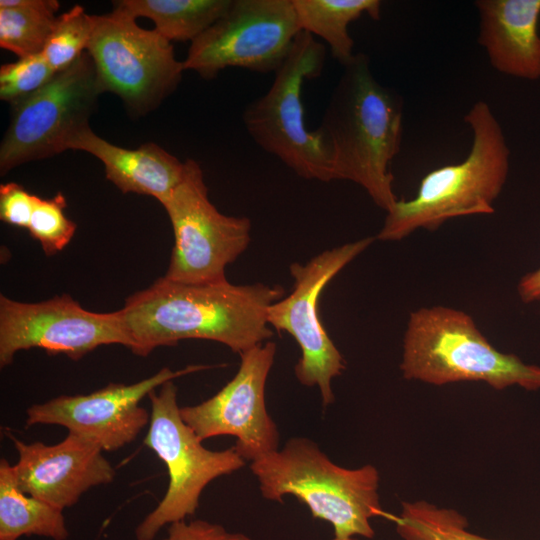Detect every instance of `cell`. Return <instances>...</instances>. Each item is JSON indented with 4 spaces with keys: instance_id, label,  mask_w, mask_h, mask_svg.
<instances>
[{
    "instance_id": "obj_1",
    "label": "cell",
    "mask_w": 540,
    "mask_h": 540,
    "mask_svg": "<svg viewBox=\"0 0 540 540\" xmlns=\"http://www.w3.org/2000/svg\"><path fill=\"white\" fill-rule=\"evenodd\" d=\"M284 295L278 284H186L163 276L118 311L137 356L185 339L215 341L242 354L273 336L268 309Z\"/></svg>"
},
{
    "instance_id": "obj_2",
    "label": "cell",
    "mask_w": 540,
    "mask_h": 540,
    "mask_svg": "<svg viewBox=\"0 0 540 540\" xmlns=\"http://www.w3.org/2000/svg\"><path fill=\"white\" fill-rule=\"evenodd\" d=\"M343 67L319 127L332 181L360 185L387 212L399 200L390 164L401 148L403 101L375 78L366 54L356 53Z\"/></svg>"
},
{
    "instance_id": "obj_3",
    "label": "cell",
    "mask_w": 540,
    "mask_h": 540,
    "mask_svg": "<svg viewBox=\"0 0 540 540\" xmlns=\"http://www.w3.org/2000/svg\"><path fill=\"white\" fill-rule=\"evenodd\" d=\"M472 132L466 158L428 172L417 194L398 200L387 211L377 235L383 241H398L418 229L437 230L446 221L495 212L510 167V149L503 129L490 105L476 101L464 116Z\"/></svg>"
},
{
    "instance_id": "obj_4",
    "label": "cell",
    "mask_w": 540,
    "mask_h": 540,
    "mask_svg": "<svg viewBox=\"0 0 540 540\" xmlns=\"http://www.w3.org/2000/svg\"><path fill=\"white\" fill-rule=\"evenodd\" d=\"M261 495L282 503L295 496L312 516L333 528L332 540L371 539L370 519L385 515L378 495L379 473L370 464L347 469L333 463L311 439L290 438L250 464Z\"/></svg>"
},
{
    "instance_id": "obj_5",
    "label": "cell",
    "mask_w": 540,
    "mask_h": 540,
    "mask_svg": "<svg viewBox=\"0 0 540 540\" xmlns=\"http://www.w3.org/2000/svg\"><path fill=\"white\" fill-rule=\"evenodd\" d=\"M400 369L404 378L433 385L483 381L502 390L540 389V367L493 347L467 313L444 306L410 314Z\"/></svg>"
},
{
    "instance_id": "obj_6",
    "label": "cell",
    "mask_w": 540,
    "mask_h": 540,
    "mask_svg": "<svg viewBox=\"0 0 540 540\" xmlns=\"http://www.w3.org/2000/svg\"><path fill=\"white\" fill-rule=\"evenodd\" d=\"M325 56L324 45L301 31L274 72L269 90L245 107L242 119L254 142L297 175L329 182V148L319 128L307 129L301 97L304 81L320 75Z\"/></svg>"
},
{
    "instance_id": "obj_7",
    "label": "cell",
    "mask_w": 540,
    "mask_h": 540,
    "mask_svg": "<svg viewBox=\"0 0 540 540\" xmlns=\"http://www.w3.org/2000/svg\"><path fill=\"white\" fill-rule=\"evenodd\" d=\"M151 413L144 444L166 465L169 484L157 506L136 527V540H154L160 530L195 514L206 486L241 469L246 461L234 446L212 451L183 421L177 387L167 381L149 394Z\"/></svg>"
},
{
    "instance_id": "obj_8",
    "label": "cell",
    "mask_w": 540,
    "mask_h": 540,
    "mask_svg": "<svg viewBox=\"0 0 540 540\" xmlns=\"http://www.w3.org/2000/svg\"><path fill=\"white\" fill-rule=\"evenodd\" d=\"M87 52L103 92L119 96L133 116L157 108L176 89L184 71L169 40L116 9L94 15Z\"/></svg>"
},
{
    "instance_id": "obj_9",
    "label": "cell",
    "mask_w": 540,
    "mask_h": 540,
    "mask_svg": "<svg viewBox=\"0 0 540 540\" xmlns=\"http://www.w3.org/2000/svg\"><path fill=\"white\" fill-rule=\"evenodd\" d=\"M173 230L174 245L165 278L186 284L225 281V269L248 247L251 221L228 216L210 202L203 171L185 161L182 181L162 204Z\"/></svg>"
},
{
    "instance_id": "obj_10",
    "label": "cell",
    "mask_w": 540,
    "mask_h": 540,
    "mask_svg": "<svg viewBox=\"0 0 540 540\" xmlns=\"http://www.w3.org/2000/svg\"><path fill=\"white\" fill-rule=\"evenodd\" d=\"M103 89L86 51L41 89L11 105L10 124L0 145V173L66 150L79 128L89 124Z\"/></svg>"
},
{
    "instance_id": "obj_11",
    "label": "cell",
    "mask_w": 540,
    "mask_h": 540,
    "mask_svg": "<svg viewBox=\"0 0 540 540\" xmlns=\"http://www.w3.org/2000/svg\"><path fill=\"white\" fill-rule=\"evenodd\" d=\"M374 240L365 237L325 250L305 264L292 263V291L268 309V324L291 335L300 348L294 368L297 380L318 387L324 407L335 400L332 381L342 374L345 360L320 320L319 299L328 283Z\"/></svg>"
},
{
    "instance_id": "obj_12",
    "label": "cell",
    "mask_w": 540,
    "mask_h": 540,
    "mask_svg": "<svg viewBox=\"0 0 540 540\" xmlns=\"http://www.w3.org/2000/svg\"><path fill=\"white\" fill-rule=\"evenodd\" d=\"M301 31L293 0H233L228 11L191 42L183 67L204 79L229 67L275 72Z\"/></svg>"
},
{
    "instance_id": "obj_13",
    "label": "cell",
    "mask_w": 540,
    "mask_h": 540,
    "mask_svg": "<svg viewBox=\"0 0 540 540\" xmlns=\"http://www.w3.org/2000/svg\"><path fill=\"white\" fill-rule=\"evenodd\" d=\"M130 347L119 311L92 312L68 294L40 302H20L0 295V366L17 352L39 348L79 360L102 345Z\"/></svg>"
},
{
    "instance_id": "obj_14",
    "label": "cell",
    "mask_w": 540,
    "mask_h": 540,
    "mask_svg": "<svg viewBox=\"0 0 540 540\" xmlns=\"http://www.w3.org/2000/svg\"><path fill=\"white\" fill-rule=\"evenodd\" d=\"M277 347L272 341L242 354L235 376L215 395L193 406L180 407L183 421L201 441L230 435L237 453L255 461L279 446V431L265 404V386Z\"/></svg>"
},
{
    "instance_id": "obj_15",
    "label": "cell",
    "mask_w": 540,
    "mask_h": 540,
    "mask_svg": "<svg viewBox=\"0 0 540 540\" xmlns=\"http://www.w3.org/2000/svg\"><path fill=\"white\" fill-rule=\"evenodd\" d=\"M210 367L189 365L176 371L164 367L133 384L110 383L89 394L61 395L30 406L26 426L60 425L103 451H115L134 441L150 422V414L140 406L144 397L167 381Z\"/></svg>"
},
{
    "instance_id": "obj_16",
    "label": "cell",
    "mask_w": 540,
    "mask_h": 540,
    "mask_svg": "<svg viewBox=\"0 0 540 540\" xmlns=\"http://www.w3.org/2000/svg\"><path fill=\"white\" fill-rule=\"evenodd\" d=\"M10 439L18 453L13 465L20 489L61 510L75 505L92 487L114 480L115 470L94 442L74 433L59 443Z\"/></svg>"
},
{
    "instance_id": "obj_17",
    "label": "cell",
    "mask_w": 540,
    "mask_h": 540,
    "mask_svg": "<svg viewBox=\"0 0 540 540\" xmlns=\"http://www.w3.org/2000/svg\"><path fill=\"white\" fill-rule=\"evenodd\" d=\"M478 44L493 69L524 80L540 79V0H477Z\"/></svg>"
},
{
    "instance_id": "obj_18",
    "label": "cell",
    "mask_w": 540,
    "mask_h": 540,
    "mask_svg": "<svg viewBox=\"0 0 540 540\" xmlns=\"http://www.w3.org/2000/svg\"><path fill=\"white\" fill-rule=\"evenodd\" d=\"M66 150L93 155L103 163L106 178L121 192L151 196L161 205L185 173V162L159 145L148 142L136 149L119 147L98 136L89 124L71 135Z\"/></svg>"
},
{
    "instance_id": "obj_19",
    "label": "cell",
    "mask_w": 540,
    "mask_h": 540,
    "mask_svg": "<svg viewBox=\"0 0 540 540\" xmlns=\"http://www.w3.org/2000/svg\"><path fill=\"white\" fill-rule=\"evenodd\" d=\"M32 535L66 540L69 531L63 510L24 493L18 485L13 465L1 459L0 540Z\"/></svg>"
},
{
    "instance_id": "obj_20",
    "label": "cell",
    "mask_w": 540,
    "mask_h": 540,
    "mask_svg": "<svg viewBox=\"0 0 540 540\" xmlns=\"http://www.w3.org/2000/svg\"><path fill=\"white\" fill-rule=\"evenodd\" d=\"M233 0H118L113 9L153 21L155 30L172 41L191 42L219 20Z\"/></svg>"
},
{
    "instance_id": "obj_21",
    "label": "cell",
    "mask_w": 540,
    "mask_h": 540,
    "mask_svg": "<svg viewBox=\"0 0 540 540\" xmlns=\"http://www.w3.org/2000/svg\"><path fill=\"white\" fill-rule=\"evenodd\" d=\"M302 31L322 38L331 55L342 66L349 63L355 53L354 41L348 32L351 22L368 14L373 20L381 18L379 0H293Z\"/></svg>"
},
{
    "instance_id": "obj_22",
    "label": "cell",
    "mask_w": 540,
    "mask_h": 540,
    "mask_svg": "<svg viewBox=\"0 0 540 540\" xmlns=\"http://www.w3.org/2000/svg\"><path fill=\"white\" fill-rule=\"evenodd\" d=\"M59 6L56 0H1L0 47L18 58L42 53Z\"/></svg>"
},
{
    "instance_id": "obj_23",
    "label": "cell",
    "mask_w": 540,
    "mask_h": 540,
    "mask_svg": "<svg viewBox=\"0 0 540 540\" xmlns=\"http://www.w3.org/2000/svg\"><path fill=\"white\" fill-rule=\"evenodd\" d=\"M404 540H493L468 531L464 516L425 501L404 502L399 516L388 515Z\"/></svg>"
},
{
    "instance_id": "obj_24",
    "label": "cell",
    "mask_w": 540,
    "mask_h": 540,
    "mask_svg": "<svg viewBox=\"0 0 540 540\" xmlns=\"http://www.w3.org/2000/svg\"><path fill=\"white\" fill-rule=\"evenodd\" d=\"M94 29V15L80 5L58 16L55 27L42 51L55 72L75 63L87 51Z\"/></svg>"
},
{
    "instance_id": "obj_25",
    "label": "cell",
    "mask_w": 540,
    "mask_h": 540,
    "mask_svg": "<svg viewBox=\"0 0 540 540\" xmlns=\"http://www.w3.org/2000/svg\"><path fill=\"white\" fill-rule=\"evenodd\" d=\"M66 199L58 192L50 199L36 195L34 209L27 230L48 256L62 251L73 238L77 225L66 217Z\"/></svg>"
},
{
    "instance_id": "obj_26",
    "label": "cell",
    "mask_w": 540,
    "mask_h": 540,
    "mask_svg": "<svg viewBox=\"0 0 540 540\" xmlns=\"http://www.w3.org/2000/svg\"><path fill=\"white\" fill-rule=\"evenodd\" d=\"M42 53L0 67V99L15 104L45 86L56 74Z\"/></svg>"
},
{
    "instance_id": "obj_27",
    "label": "cell",
    "mask_w": 540,
    "mask_h": 540,
    "mask_svg": "<svg viewBox=\"0 0 540 540\" xmlns=\"http://www.w3.org/2000/svg\"><path fill=\"white\" fill-rule=\"evenodd\" d=\"M36 195L20 184L10 182L0 186V219L4 223L27 229Z\"/></svg>"
},
{
    "instance_id": "obj_28",
    "label": "cell",
    "mask_w": 540,
    "mask_h": 540,
    "mask_svg": "<svg viewBox=\"0 0 540 540\" xmlns=\"http://www.w3.org/2000/svg\"><path fill=\"white\" fill-rule=\"evenodd\" d=\"M164 540H251L243 533L229 532L222 525L197 519L169 525Z\"/></svg>"
},
{
    "instance_id": "obj_29",
    "label": "cell",
    "mask_w": 540,
    "mask_h": 540,
    "mask_svg": "<svg viewBox=\"0 0 540 540\" xmlns=\"http://www.w3.org/2000/svg\"><path fill=\"white\" fill-rule=\"evenodd\" d=\"M518 295L522 302L540 301V267L524 275L517 286Z\"/></svg>"
}]
</instances>
